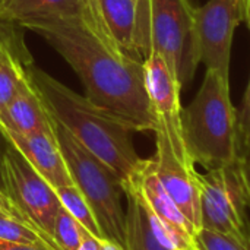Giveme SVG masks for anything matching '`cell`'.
I'll use <instances>...</instances> for the list:
<instances>
[{"instance_id":"1","label":"cell","mask_w":250,"mask_h":250,"mask_svg":"<svg viewBox=\"0 0 250 250\" xmlns=\"http://www.w3.org/2000/svg\"><path fill=\"white\" fill-rule=\"evenodd\" d=\"M25 28L40 34L72 66L91 103L123 120L133 132L155 130L142 60L122 51L81 18L41 21Z\"/></svg>"},{"instance_id":"2","label":"cell","mask_w":250,"mask_h":250,"mask_svg":"<svg viewBox=\"0 0 250 250\" xmlns=\"http://www.w3.org/2000/svg\"><path fill=\"white\" fill-rule=\"evenodd\" d=\"M29 76L38 88L51 117L63 125L91 154L127 182L142 166L132 142V127L114 114L100 108L41 69Z\"/></svg>"},{"instance_id":"3","label":"cell","mask_w":250,"mask_h":250,"mask_svg":"<svg viewBox=\"0 0 250 250\" xmlns=\"http://www.w3.org/2000/svg\"><path fill=\"white\" fill-rule=\"evenodd\" d=\"M182 127L190 157L207 171L243 157L229 78L207 69L198 94L182 110Z\"/></svg>"},{"instance_id":"4","label":"cell","mask_w":250,"mask_h":250,"mask_svg":"<svg viewBox=\"0 0 250 250\" xmlns=\"http://www.w3.org/2000/svg\"><path fill=\"white\" fill-rule=\"evenodd\" d=\"M138 54H160L182 89L199 64L195 38V7L190 0H138Z\"/></svg>"},{"instance_id":"5","label":"cell","mask_w":250,"mask_h":250,"mask_svg":"<svg viewBox=\"0 0 250 250\" xmlns=\"http://www.w3.org/2000/svg\"><path fill=\"white\" fill-rule=\"evenodd\" d=\"M54 135L72 182L92 209L103 237L126 248V209L120 179L56 120Z\"/></svg>"},{"instance_id":"6","label":"cell","mask_w":250,"mask_h":250,"mask_svg":"<svg viewBox=\"0 0 250 250\" xmlns=\"http://www.w3.org/2000/svg\"><path fill=\"white\" fill-rule=\"evenodd\" d=\"M201 229L249 237L250 166L234 164L201 174Z\"/></svg>"},{"instance_id":"7","label":"cell","mask_w":250,"mask_h":250,"mask_svg":"<svg viewBox=\"0 0 250 250\" xmlns=\"http://www.w3.org/2000/svg\"><path fill=\"white\" fill-rule=\"evenodd\" d=\"M0 179L1 189L19 212L53 240L54 218L62 207L59 196L10 144L0 160Z\"/></svg>"},{"instance_id":"8","label":"cell","mask_w":250,"mask_h":250,"mask_svg":"<svg viewBox=\"0 0 250 250\" xmlns=\"http://www.w3.org/2000/svg\"><path fill=\"white\" fill-rule=\"evenodd\" d=\"M155 135V173L196 231L201 230V174L190 157L185 138L158 126Z\"/></svg>"},{"instance_id":"9","label":"cell","mask_w":250,"mask_h":250,"mask_svg":"<svg viewBox=\"0 0 250 250\" xmlns=\"http://www.w3.org/2000/svg\"><path fill=\"white\" fill-rule=\"evenodd\" d=\"M245 19V0H208L195 7V38L199 63L230 79L236 26Z\"/></svg>"},{"instance_id":"10","label":"cell","mask_w":250,"mask_h":250,"mask_svg":"<svg viewBox=\"0 0 250 250\" xmlns=\"http://www.w3.org/2000/svg\"><path fill=\"white\" fill-rule=\"evenodd\" d=\"M125 183L136 189L149 217L170 234L176 249L188 250L196 245L198 231L160 182L152 158L144 160L139 170Z\"/></svg>"},{"instance_id":"11","label":"cell","mask_w":250,"mask_h":250,"mask_svg":"<svg viewBox=\"0 0 250 250\" xmlns=\"http://www.w3.org/2000/svg\"><path fill=\"white\" fill-rule=\"evenodd\" d=\"M59 18H81L97 34L111 41L97 9V0H0V21L26 26Z\"/></svg>"},{"instance_id":"12","label":"cell","mask_w":250,"mask_h":250,"mask_svg":"<svg viewBox=\"0 0 250 250\" xmlns=\"http://www.w3.org/2000/svg\"><path fill=\"white\" fill-rule=\"evenodd\" d=\"M145 88L157 119V125L168 133L183 135L182 127V86L164 59L157 53H149L144 60Z\"/></svg>"},{"instance_id":"13","label":"cell","mask_w":250,"mask_h":250,"mask_svg":"<svg viewBox=\"0 0 250 250\" xmlns=\"http://www.w3.org/2000/svg\"><path fill=\"white\" fill-rule=\"evenodd\" d=\"M1 133L54 190L73 185L54 132L31 135H19L13 132Z\"/></svg>"},{"instance_id":"14","label":"cell","mask_w":250,"mask_h":250,"mask_svg":"<svg viewBox=\"0 0 250 250\" xmlns=\"http://www.w3.org/2000/svg\"><path fill=\"white\" fill-rule=\"evenodd\" d=\"M0 132L19 135L54 132V120L31 76L0 111Z\"/></svg>"},{"instance_id":"15","label":"cell","mask_w":250,"mask_h":250,"mask_svg":"<svg viewBox=\"0 0 250 250\" xmlns=\"http://www.w3.org/2000/svg\"><path fill=\"white\" fill-rule=\"evenodd\" d=\"M97 9L111 41L126 54L142 60L136 47L138 0H97Z\"/></svg>"},{"instance_id":"16","label":"cell","mask_w":250,"mask_h":250,"mask_svg":"<svg viewBox=\"0 0 250 250\" xmlns=\"http://www.w3.org/2000/svg\"><path fill=\"white\" fill-rule=\"evenodd\" d=\"M126 196V249L127 250H176L167 245L152 229L148 212L141 196L130 183H123Z\"/></svg>"},{"instance_id":"17","label":"cell","mask_w":250,"mask_h":250,"mask_svg":"<svg viewBox=\"0 0 250 250\" xmlns=\"http://www.w3.org/2000/svg\"><path fill=\"white\" fill-rule=\"evenodd\" d=\"M29 78L10 37L0 31V111Z\"/></svg>"},{"instance_id":"18","label":"cell","mask_w":250,"mask_h":250,"mask_svg":"<svg viewBox=\"0 0 250 250\" xmlns=\"http://www.w3.org/2000/svg\"><path fill=\"white\" fill-rule=\"evenodd\" d=\"M0 240L26 245H41L59 250L48 236L40 231L28 220L9 214H0Z\"/></svg>"},{"instance_id":"19","label":"cell","mask_w":250,"mask_h":250,"mask_svg":"<svg viewBox=\"0 0 250 250\" xmlns=\"http://www.w3.org/2000/svg\"><path fill=\"white\" fill-rule=\"evenodd\" d=\"M56 193L59 196V201L62 204V207L89 233L103 237L101 230L98 227V223L94 217L92 209L89 208L86 199L83 198V195L78 190V188L75 185H69V186H63L56 189ZM104 239V237H103Z\"/></svg>"},{"instance_id":"20","label":"cell","mask_w":250,"mask_h":250,"mask_svg":"<svg viewBox=\"0 0 250 250\" xmlns=\"http://www.w3.org/2000/svg\"><path fill=\"white\" fill-rule=\"evenodd\" d=\"M85 229L63 208L60 207L54 224H53V242L59 250H78L82 237H83Z\"/></svg>"},{"instance_id":"21","label":"cell","mask_w":250,"mask_h":250,"mask_svg":"<svg viewBox=\"0 0 250 250\" xmlns=\"http://www.w3.org/2000/svg\"><path fill=\"white\" fill-rule=\"evenodd\" d=\"M196 243L202 250H250L249 237L231 236L208 229L196 233Z\"/></svg>"},{"instance_id":"22","label":"cell","mask_w":250,"mask_h":250,"mask_svg":"<svg viewBox=\"0 0 250 250\" xmlns=\"http://www.w3.org/2000/svg\"><path fill=\"white\" fill-rule=\"evenodd\" d=\"M237 125H239V136L242 146L250 154V78L240 114H237Z\"/></svg>"},{"instance_id":"23","label":"cell","mask_w":250,"mask_h":250,"mask_svg":"<svg viewBox=\"0 0 250 250\" xmlns=\"http://www.w3.org/2000/svg\"><path fill=\"white\" fill-rule=\"evenodd\" d=\"M0 214H9V215H15V217H21L25 218L19 209L15 207V204L12 202V199L6 195V192L0 188ZM26 220V218H25ZM32 224V223H31Z\"/></svg>"},{"instance_id":"24","label":"cell","mask_w":250,"mask_h":250,"mask_svg":"<svg viewBox=\"0 0 250 250\" xmlns=\"http://www.w3.org/2000/svg\"><path fill=\"white\" fill-rule=\"evenodd\" d=\"M101 240L103 237H98L92 233H89L88 230H85L82 242L79 245L78 250H100L101 248Z\"/></svg>"},{"instance_id":"25","label":"cell","mask_w":250,"mask_h":250,"mask_svg":"<svg viewBox=\"0 0 250 250\" xmlns=\"http://www.w3.org/2000/svg\"><path fill=\"white\" fill-rule=\"evenodd\" d=\"M0 250H56L41 245H26V243H13L0 240Z\"/></svg>"},{"instance_id":"26","label":"cell","mask_w":250,"mask_h":250,"mask_svg":"<svg viewBox=\"0 0 250 250\" xmlns=\"http://www.w3.org/2000/svg\"><path fill=\"white\" fill-rule=\"evenodd\" d=\"M100 250H127L125 246L119 245L117 242L108 240V239H103L101 240V248Z\"/></svg>"},{"instance_id":"27","label":"cell","mask_w":250,"mask_h":250,"mask_svg":"<svg viewBox=\"0 0 250 250\" xmlns=\"http://www.w3.org/2000/svg\"><path fill=\"white\" fill-rule=\"evenodd\" d=\"M245 21L248 22V26H249V29H250V9L246 12V16H245Z\"/></svg>"},{"instance_id":"28","label":"cell","mask_w":250,"mask_h":250,"mask_svg":"<svg viewBox=\"0 0 250 250\" xmlns=\"http://www.w3.org/2000/svg\"><path fill=\"white\" fill-rule=\"evenodd\" d=\"M250 9V0H245V16H246V12Z\"/></svg>"},{"instance_id":"29","label":"cell","mask_w":250,"mask_h":250,"mask_svg":"<svg viewBox=\"0 0 250 250\" xmlns=\"http://www.w3.org/2000/svg\"><path fill=\"white\" fill-rule=\"evenodd\" d=\"M188 250H202V249H201V248L198 246V243H196V245H193V246H192L190 249H188Z\"/></svg>"},{"instance_id":"30","label":"cell","mask_w":250,"mask_h":250,"mask_svg":"<svg viewBox=\"0 0 250 250\" xmlns=\"http://www.w3.org/2000/svg\"><path fill=\"white\" fill-rule=\"evenodd\" d=\"M249 239H250V223H249Z\"/></svg>"},{"instance_id":"31","label":"cell","mask_w":250,"mask_h":250,"mask_svg":"<svg viewBox=\"0 0 250 250\" xmlns=\"http://www.w3.org/2000/svg\"><path fill=\"white\" fill-rule=\"evenodd\" d=\"M249 166H250V164H249Z\"/></svg>"}]
</instances>
